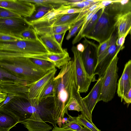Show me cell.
<instances>
[{
  "instance_id": "obj_10",
  "label": "cell",
  "mask_w": 131,
  "mask_h": 131,
  "mask_svg": "<svg viewBox=\"0 0 131 131\" xmlns=\"http://www.w3.org/2000/svg\"><path fill=\"white\" fill-rule=\"evenodd\" d=\"M0 7L7 9L25 18L33 14L36 5L26 0H0Z\"/></svg>"
},
{
  "instance_id": "obj_30",
  "label": "cell",
  "mask_w": 131,
  "mask_h": 131,
  "mask_svg": "<svg viewBox=\"0 0 131 131\" xmlns=\"http://www.w3.org/2000/svg\"><path fill=\"white\" fill-rule=\"evenodd\" d=\"M30 59L36 65L45 71H48L56 68L54 64L48 61L35 58Z\"/></svg>"
},
{
  "instance_id": "obj_3",
  "label": "cell",
  "mask_w": 131,
  "mask_h": 131,
  "mask_svg": "<svg viewBox=\"0 0 131 131\" xmlns=\"http://www.w3.org/2000/svg\"><path fill=\"white\" fill-rule=\"evenodd\" d=\"M49 53L39 38L34 40L18 39L0 41V58L23 57L47 60Z\"/></svg>"
},
{
  "instance_id": "obj_6",
  "label": "cell",
  "mask_w": 131,
  "mask_h": 131,
  "mask_svg": "<svg viewBox=\"0 0 131 131\" xmlns=\"http://www.w3.org/2000/svg\"><path fill=\"white\" fill-rule=\"evenodd\" d=\"M105 7L95 26L85 37L94 40L99 44L109 39L115 29L114 17L107 13Z\"/></svg>"
},
{
  "instance_id": "obj_27",
  "label": "cell",
  "mask_w": 131,
  "mask_h": 131,
  "mask_svg": "<svg viewBox=\"0 0 131 131\" xmlns=\"http://www.w3.org/2000/svg\"><path fill=\"white\" fill-rule=\"evenodd\" d=\"M104 7L101 8L92 17L83 31L81 36V39L85 37L93 29L101 15Z\"/></svg>"
},
{
  "instance_id": "obj_24",
  "label": "cell",
  "mask_w": 131,
  "mask_h": 131,
  "mask_svg": "<svg viewBox=\"0 0 131 131\" xmlns=\"http://www.w3.org/2000/svg\"><path fill=\"white\" fill-rule=\"evenodd\" d=\"M0 82L17 83L28 85L24 80L18 78L1 68H0Z\"/></svg>"
},
{
  "instance_id": "obj_28",
  "label": "cell",
  "mask_w": 131,
  "mask_h": 131,
  "mask_svg": "<svg viewBox=\"0 0 131 131\" xmlns=\"http://www.w3.org/2000/svg\"><path fill=\"white\" fill-rule=\"evenodd\" d=\"M67 121L62 124L61 127L70 129L75 131H80L83 128L82 126L78 121L77 117L68 115Z\"/></svg>"
},
{
  "instance_id": "obj_21",
  "label": "cell",
  "mask_w": 131,
  "mask_h": 131,
  "mask_svg": "<svg viewBox=\"0 0 131 131\" xmlns=\"http://www.w3.org/2000/svg\"><path fill=\"white\" fill-rule=\"evenodd\" d=\"M72 25H59L33 28L38 37L44 35H54L66 32Z\"/></svg>"
},
{
  "instance_id": "obj_43",
  "label": "cell",
  "mask_w": 131,
  "mask_h": 131,
  "mask_svg": "<svg viewBox=\"0 0 131 131\" xmlns=\"http://www.w3.org/2000/svg\"><path fill=\"white\" fill-rule=\"evenodd\" d=\"M15 96L13 94H7V97L5 101L0 104V107L8 103Z\"/></svg>"
},
{
  "instance_id": "obj_45",
  "label": "cell",
  "mask_w": 131,
  "mask_h": 131,
  "mask_svg": "<svg viewBox=\"0 0 131 131\" xmlns=\"http://www.w3.org/2000/svg\"><path fill=\"white\" fill-rule=\"evenodd\" d=\"M52 131H75L73 130L66 128L58 127L56 125L53 126Z\"/></svg>"
},
{
  "instance_id": "obj_42",
  "label": "cell",
  "mask_w": 131,
  "mask_h": 131,
  "mask_svg": "<svg viewBox=\"0 0 131 131\" xmlns=\"http://www.w3.org/2000/svg\"><path fill=\"white\" fill-rule=\"evenodd\" d=\"M126 36L124 35L118 37L116 41V45L119 47H122L124 46L123 44Z\"/></svg>"
},
{
  "instance_id": "obj_31",
  "label": "cell",
  "mask_w": 131,
  "mask_h": 131,
  "mask_svg": "<svg viewBox=\"0 0 131 131\" xmlns=\"http://www.w3.org/2000/svg\"><path fill=\"white\" fill-rule=\"evenodd\" d=\"M85 17L76 22L71 26L66 38L67 40H69L78 32L84 21Z\"/></svg>"
},
{
  "instance_id": "obj_7",
  "label": "cell",
  "mask_w": 131,
  "mask_h": 131,
  "mask_svg": "<svg viewBox=\"0 0 131 131\" xmlns=\"http://www.w3.org/2000/svg\"><path fill=\"white\" fill-rule=\"evenodd\" d=\"M71 50L74 55L73 61L77 84L80 93H86L88 91L92 82L95 79L90 77L87 73L83 61L82 53L73 46Z\"/></svg>"
},
{
  "instance_id": "obj_2",
  "label": "cell",
  "mask_w": 131,
  "mask_h": 131,
  "mask_svg": "<svg viewBox=\"0 0 131 131\" xmlns=\"http://www.w3.org/2000/svg\"><path fill=\"white\" fill-rule=\"evenodd\" d=\"M54 111L56 121L69 115L68 107L72 99L79 92L74 62L71 60L61 69L54 79Z\"/></svg>"
},
{
  "instance_id": "obj_26",
  "label": "cell",
  "mask_w": 131,
  "mask_h": 131,
  "mask_svg": "<svg viewBox=\"0 0 131 131\" xmlns=\"http://www.w3.org/2000/svg\"><path fill=\"white\" fill-rule=\"evenodd\" d=\"M102 8L103 7L101 6L100 4L99 6L85 17L83 24L80 28L77 34L72 40V43L73 45L79 42L82 39L81 37L82 34L90 20L95 14Z\"/></svg>"
},
{
  "instance_id": "obj_16",
  "label": "cell",
  "mask_w": 131,
  "mask_h": 131,
  "mask_svg": "<svg viewBox=\"0 0 131 131\" xmlns=\"http://www.w3.org/2000/svg\"><path fill=\"white\" fill-rule=\"evenodd\" d=\"M117 37L127 36L131 28V11L114 17Z\"/></svg>"
},
{
  "instance_id": "obj_36",
  "label": "cell",
  "mask_w": 131,
  "mask_h": 131,
  "mask_svg": "<svg viewBox=\"0 0 131 131\" xmlns=\"http://www.w3.org/2000/svg\"><path fill=\"white\" fill-rule=\"evenodd\" d=\"M102 0L94 4L89 8L80 13L73 24L88 15L96 8L99 6H100V3Z\"/></svg>"
},
{
  "instance_id": "obj_49",
  "label": "cell",
  "mask_w": 131,
  "mask_h": 131,
  "mask_svg": "<svg viewBox=\"0 0 131 131\" xmlns=\"http://www.w3.org/2000/svg\"><path fill=\"white\" fill-rule=\"evenodd\" d=\"M62 118L61 117H59L57 121V123L59 125V127H62Z\"/></svg>"
},
{
  "instance_id": "obj_39",
  "label": "cell",
  "mask_w": 131,
  "mask_h": 131,
  "mask_svg": "<svg viewBox=\"0 0 131 131\" xmlns=\"http://www.w3.org/2000/svg\"><path fill=\"white\" fill-rule=\"evenodd\" d=\"M68 110L71 111H75L78 112L82 111L78 102L74 97H73L71 100L68 106Z\"/></svg>"
},
{
  "instance_id": "obj_44",
  "label": "cell",
  "mask_w": 131,
  "mask_h": 131,
  "mask_svg": "<svg viewBox=\"0 0 131 131\" xmlns=\"http://www.w3.org/2000/svg\"><path fill=\"white\" fill-rule=\"evenodd\" d=\"M123 100L125 104L129 105L131 103V88L124 96Z\"/></svg>"
},
{
  "instance_id": "obj_25",
  "label": "cell",
  "mask_w": 131,
  "mask_h": 131,
  "mask_svg": "<svg viewBox=\"0 0 131 131\" xmlns=\"http://www.w3.org/2000/svg\"><path fill=\"white\" fill-rule=\"evenodd\" d=\"M79 13L61 14L51 26L59 25H72L74 23Z\"/></svg>"
},
{
  "instance_id": "obj_13",
  "label": "cell",
  "mask_w": 131,
  "mask_h": 131,
  "mask_svg": "<svg viewBox=\"0 0 131 131\" xmlns=\"http://www.w3.org/2000/svg\"><path fill=\"white\" fill-rule=\"evenodd\" d=\"M57 70L55 68L49 71L42 78L30 86L29 89V99H35L40 97L48 83L54 77Z\"/></svg>"
},
{
  "instance_id": "obj_22",
  "label": "cell",
  "mask_w": 131,
  "mask_h": 131,
  "mask_svg": "<svg viewBox=\"0 0 131 131\" xmlns=\"http://www.w3.org/2000/svg\"><path fill=\"white\" fill-rule=\"evenodd\" d=\"M47 60L53 63L56 67L61 69L70 61L67 49H64V51L60 53H49L47 56Z\"/></svg>"
},
{
  "instance_id": "obj_20",
  "label": "cell",
  "mask_w": 131,
  "mask_h": 131,
  "mask_svg": "<svg viewBox=\"0 0 131 131\" xmlns=\"http://www.w3.org/2000/svg\"><path fill=\"white\" fill-rule=\"evenodd\" d=\"M38 37L49 53H60L64 51V49L56 41L53 35H44Z\"/></svg>"
},
{
  "instance_id": "obj_9",
  "label": "cell",
  "mask_w": 131,
  "mask_h": 131,
  "mask_svg": "<svg viewBox=\"0 0 131 131\" xmlns=\"http://www.w3.org/2000/svg\"><path fill=\"white\" fill-rule=\"evenodd\" d=\"M116 40L97 58L94 67L93 74L95 76L98 75V78L103 75L115 56L124 48V46L122 47L117 46L116 43Z\"/></svg>"
},
{
  "instance_id": "obj_50",
  "label": "cell",
  "mask_w": 131,
  "mask_h": 131,
  "mask_svg": "<svg viewBox=\"0 0 131 131\" xmlns=\"http://www.w3.org/2000/svg\"><path fill=\"white\" fill-rule=\"evenodd\" d=\"M80 131H92L88 128L84 127L81 129Z\"/></svg>"
},
{
  "instance_id": "obj_34",
  "label": "cell",
  "mask_w": 131,
  "mask_h": 131,
  "mask_svg": "<svg viewBox=\"0 0 131 131\" xmlns=\"http://www.w3.org/2000/svg\"><path fill=\"white\" fill-rule=\"evenodd\" d=\"M77 117L79 122L84 127L88 128L92 131H101L93 122L88 120L82 114L79 115Z\"/></svg>"
},
{
  "instance_id": "obj_52",
  "label": "cell",
  "mask_w": 131,
  "mask_h": 131,
  "mask_svg": "<svg viewBox=\"0 0 131 131\" xmlns=\"http://www.w3.org/2000/svg\"><path fill=\"white\" fill-rule=\"evenodd\" d=\"M129 33L130 34V37H131V28L130 29V30Z\"/></svg>"
},
{
  "instance_id": "obj_48",
  "label": "cell",
  "mask_w": 131,
  "mask_h": 131,
  "mask_svg": "<svg viewBox=\"0 0 131 131\" xmlns=\"http://www.w3.org/2000/svg\"><path fill=\"white\" fill-rule=\"evenodd\" d=\"M7 94L0 92V103L4 102L6 99Z\"/></svg>"
},
{
  "instance_id": "obj_1",
  "label": "cell",
  "mask_w": 131,
  "mask_h": 131,
  "mask_svg": "<svg viewBox=\"0 0 131 131\" xmlns=\"http://www.w3.org/2000/svg\"><path fill=\"white\" fill-rule=\"evenodd\" d=\"M53 97L30 99L15 96L0 109L10 111L19 118L20 123L29 118L33 113L39 115L43 121L56 125Z\"/></svg>"
},
{
  "instance_id": "obj_14",
  "label": "cell",
  "mask_w": 131,
  "mask_h": 131,
  "mask_svg": "<svg viewBox=\"0 0 131 131\" xmlns=\"http://www.w3.org/2000/svg\"><path fill=\"white\" fill-rule=\"evenodd\" d=\"M31 85L0 82V92L13 94L15 96L29 98V89Z\"/></svg>"
},
{
  "instance_id": "obj_47",
  "label": "cell",
  "mask_w": 131,
  "mask_h": 131,
  "mask_svg": "<svg viewBox=\"0 0 131 131\" xmlns=\"http://www.w3.org/2000/svg\"><path fill=\"white\" fill-rule=\"evenodd\" d=\"M76 48L81 53H82L84 50V47L83 44L81 43L78 44Z\"/></svg>"
},
{
  "instance_id": "obj_46",
  "label": "cell",
  "mask_w": 131,
  "mask_h": 131,
  "mask_svg": "<svg viewBox=\"0 0 131 131\" xmlns=\"http://www.w3.org/2000/svg\"><path fill=\"white\" fill-rule=\"evenodd\" d=\"M113 2V0H102L100 3V4L101 6L102 7H104L109 5Z\"/></svg>"
},
{
  "instance_id": "obj_11",
  "label": "cell",
  "mask_w": 131,
  "mask_h": 131,
  "mask_svg": "<svg viewBox=\"0 0 131 131\" xmlns=\"http://www.w3.org/2000/svg\"><path fill=\"white\" fill-rule=\"evenodd\" d=\"M84 38L83 43L84 50L82 53L83 64L87 73L90 76L95 79L93 71L98 58L97 52L98 45L89 40L86 37Z\"/></svg>"
},
{
  "instance_id": "obj_15",
  "label": "cell",
  "mask_w": 131,
  "mask_h": 131,
  "mask_svg": "<svg viewBox=\"0 0 131 131\" xmlns=\"http://www.w3.org/2000/svg\"><path fill=\"white\" fill-rule=\"evenodd\" d=\"M20 123L23 124L28 131H49L52 128L36 113H33L29 118Z\"/></svg>"
},
{
  "instance_id": "obj_8",
  "label": "cell",
  "mask_w": 131,
  "mask_h": 131,
  "mask_svg": "<svg viewBox=\"0 0 131 131\" xmlns=\"http://www.w3.org/2000/svg\"><path fill=\"white\" fill-rule=\"evenodd\" d=\"M30 27L24 17L0 18V34L23 39L20 37L21 33Z\"/></svg>"
},
{
  "instance_id": "obj_23",
  "label": "cell",
  "mask_w": 131,
  "mask_h": 131,
  "mask_svg": "<svg viewBox=\"0 0 131 131\" xmlns=\"http://www.w3.org/2000/svg\"><path fill=\"white\" fill-rule=\"evenodd\" d=\"M39 7L43 6L49 8H58L63 5H69L70 0H26Z\"/></svg>"
},
{
  "instance_id": "obj_12",
  "label": "cell",
  "mask_w": 131,
  "mask_h": 131,
  "mask_svg": "<svg viewBox=\"0 0 131 131\" xmlns=\"http://www.w3.org/2000/svg\"><path fill=\"white\" fill-rule=\"evenodd\" d=\"M131 88V60L125 65L122 76L117 83V93L122 102Z\"/></svg>"
},
{
  "instance_id": "obj_4",
  "label": "cell",
  "mask_w": 131,
  "mask_h": 131,
  "mask_svg": "<svg viewBox=\"0 0 131 131\" xmlns=\"http://www.w3.org/2000/svg\"><path fill=\"white\" fill-rule=\"evenodd\" d=\"M0 68L24 80L29 85L40 80L49 71L37 66L30 58L23 57L0 58Z\"/></svg>"
},
{
  "instance_id": "obj_19",
  "label": "cell",
  "mask_w": 131,
  "mask_h": 131,
  "mask_svg": "<svg viewBox=\"0 0 131 131\" xmlns=\"http://www.w3.org/2000/svg\"><path fill=\"white\" fill-rule=\"evenodd\" d=\"M102 76L98 79L92 90L85 97L82 98L88 109L92 116L93 110L96 104L100 95Z\"/></svg>"
},
{
  "instance_id": "obj_17",
  "label": "cell",
  "mask_w": 131,
  "mask_h": 131,
  "mask_svg": "<svg viewBox=\"0 0 131 131\" xmlns=\"http://www.w3.org/2000/svg\"><path fill=\"white\" fill-rule=\"evenodd\" d=\"M105 9L107 13L114 17L131 11V1L129 0H113Z\"/></svg>"
},
{
  "instance_id": "obj_41",
  "label": "cell",
  "mask_w": 131,
  "mask_h": 131,
  "mask_svg": "<svg viewBox=\"0 0 131 131\" xmlns=\"http://www.w3.org/2000/svg\"><path fill=\"white\" fill-rule=\"evenodd\" d=\"M66 33V32L53 35L56 41L61 46L63 38Z\"/></svg>"
},
{
  "instance_id": "obj_38",
  "label": "cell",
  "mask_w": 131,
  "mask_h": 131,
  "mask_svg": "<svg viewBox=\"0 0 131 131\" xmlns=\"http://www.w3.org/2000/svg\"><path fill=\"white\" fill-rule=\"evenodd\" d=\"M101 0L100 1H101ZM99 2H91L88 1L87 0H82L80 2L75 3H70L69 5L70 8H82Z\"/></svg>"
},
{
  "instance_id": "obj_35",
  "label": "cell",
  "mask_w": 131,
  "mask_h": 131,
  "mask_svg": "<svg viewBox=\"0 0 131 131\" xmlns=\"http://www.w3.org/2000/svg\"><path fill=\"white\" fill-rule=\"evenodd\" d=\"M50 9L49 8L43 6H40L37 9L36 12L30 17L25 18L29 22L37 20L43 17Z\"/></svg>"
},
{
  "instance_id": "obj_51",
  "label": "cell",
  "mask_w": 131,
  "mask_h": 131,
  "mask_svg": "<svg viewBox=\"0 0 131 131\" xmlns=\"http://www.w3.org/2000/svg\"><path fill=\"white\" fill-rule=\"evenodd\" d=\"M68 119V118L66 117H63L62 119V123L64 124L67 121Z\"/></svg>"
},
{
  "instance_id": "obj_18",
  "label": "cell",
  "mask_w": 131,
  "mask_h": 131,
  "mask_svg": "<svg viewBox=\"0 0 131 131\" xmlns=\"http://www.w3.org/2000/svg\"><path fill=\"white\" fill-rule=\"evenodd\" d=\"M18 123L19 118L8 111L0 109V131H9Z\"/></svg>"
},
{
  "instance_id": "obj_29",
  "label": "cell",
  "mask_w": 131,
  "mask_h": 131,
  "mask_svg": "<svg viewBox=\"0 0 131 131\" xmlns=\"http://www.w3.org/2000/svg\"><path fill=\"white\" fill-rule=\"evenodd\" d=\"M117 38L116 29H115L113 34L107 40L99 44L98 46L97 54L98 57L107 49L116 40Z\"/></svg>"
},
{
  "instance_id": "obj_5",
  "label": "cell",
  "mask_w": 131,
  "mask_h": 131,
  "mask_svg": "<svg viewBox=\"0 0 131 131\" xmlns=\"http://www.w3.org/2000/svg\"><path fill=\"white\" fill-rule=\"evenodd\" d=\"M117 54L114 57L102 76L101 88L97 103L101 101L108 102L114 97L117 87L118 68Z\"/></svg>"
},
{
  "instance_id": "obj_32",
  "label": "cell",
  "mask_w": 131,
  "mask_h": 131,
  "mask_svg": "<svg viewBox=\"0 0 131 131\" xmlns=\"http://www.w3.org/2000/svg\"><path fill=\"white\" fill-rule=\"evenodd\" d=\"M20 37L22 39L26 40H34L39 38L35 31L31 26L23 32Z\"/></svg>"
},
{
  "instance_id": "obj_37",
  "label": "cell",
  "mask_w": 131,
  "mask_h": 131,
  "mask_svg": "<svg viewBox=\"0 0 131 131\" xmlns=\"http://www.w3.org/2000/svg\"><path fill=\"white\" fill-rule=\"evenodd\" d=\"M18 15L5 8L0 7V18L21 17Z\"/></svg>"
},
{
  "instance_id": "obj_33",
  "label": "cell",
  "mask_w": 131,
  "mask_h": 131,
  "mask_svg": "<svg viewBox=\"0 0 131 131\" xmlns=\"http://www.w3.org/2000/svg\"><path fill=\"white\" fill-rule=\"evenodd\" d=\"M54 78L55 77L53 78L48 83L40 98H47L53 96Z\"/></svg>"
},
{
  "instance_id": "obj_40",
  "label": "cell",
  "mask_w": 131,
  "mask_h": 131,
  "mask_svg": "<svg viewBox=\"0 0 131 131\" xmlns=\"http://www.w3.org/2000/svg\"><path fill=\"white\" fill-rule=\"evenodd\" d=\"M20 39L15 37L7 35L0 34V41L12 42L15 41Z\"/></svg>"
}]
</instances>
